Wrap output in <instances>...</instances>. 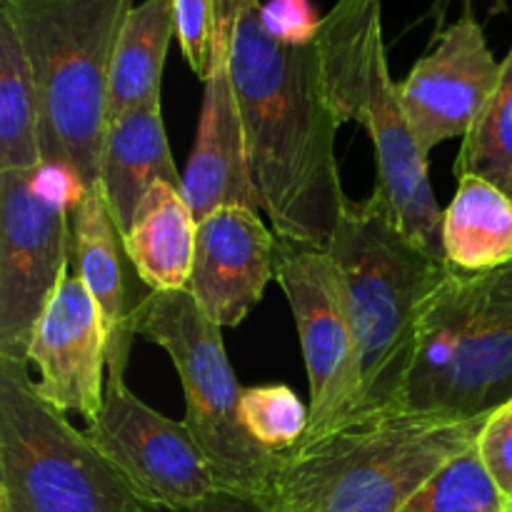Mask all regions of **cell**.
I'll return each mask as SVG.
<instances>
[{
	"label": "cell",
	"mask_w": 512,
	"mask_h": 512,
	"mask_svg": "<svg viewBox=\"0 0 512 512\" xmlns=\"http://www.w3.org/2000/svg\"><path fill=\"white\" fill-rule=\"evenodd\" d=\"M215 33L228 58L260 210L278 238L328 248L348 195L335 155L343 123L325 98L318 43L275 35L260 0H218Z\"/></svg>",
	"instance_id": "obj_1"
},
{
	"label": "cell",
	"mask_w": 512,
	"mask_h": 512,
	"mask_svg": "<svg viewBox=\"0 0 512 512\" xmlns=\"http://www.w3.org/2000/svg\"><path fill=\"white\" fill-rule=\"evenodd\" d=\"M328 250L353 325V420L400 410L418 365L423 315L453 268L413 243L375 190L365 200L348 198Z\"/></svg>",
	"instance_id": "obj_2"
},
{
	"label": "cell",
	"mask_w": 512,
	"mask_h": 512,
	"mask_svg": "<svg viewBox=\"0 0 512 512\" xmlns=\"http://www.w3.org/2000/svg\"><path fill=\"white\" fill-rule=\"evenodd\" d=\"M173 38V0H143L130 10L110 70L108 120L163 98V68Z\"/></svg>",
	"instance_id": "obj_20"
},
{
	"label": "cell",
	"mask_w": 512,
	"mask_h": 512,
	"mask_svg": "<svg viewBox=\"0 0 512 512\" xmlns=\"http://www.w3.org/2000/svg\"><path fill=\"white\" fill-rule=\"evenodd\" d=\"M83 433L148 508H190L220 490L185 420L153 410L125 380H108L103 408Z\"/></svg>",
	"instance_id": "obj_11"
},
{
	"label": "cell",
	"mask_w": 512,
	"mask_h": 512,
	"mask_svg": "<svg viewBox=\"0 0 512 512\" xmlns=\"http://www.w3.org/2000/svg\"><path fill=\"white\" fill-rule=\"evenodd\" d=\"M325 98L340 123L355 120L375 150V193L413 243L443 258V210L435 200L428 155L415 143L390 75L383 0H338L315 33Z\"/></svg>",
	"instance_id": "obj_5"
},
{
	"label": "cell",
	"mask_w": 512,
	"mask_h": 512,
	"mask_svg": "<svg viewBox=\"0 0 512 512\" xmlns=\"http://www.w3.org/2000/svg\"><path fill=\"white\" fill-rule=\"evenodd\" d=\"M278 235L260 210L225 205L198 220L188 290L218 328H235L263 300L275 278Z\"/></svg>",
	"instance_id": "obj_14"
},
{
	"label": "cell",
	"mask_w": 512,
	"mask_h": 512,
	"mask_svg": "<svg viewBox=\"0 0 512 512\" xmlns=\"http://www.w3.org/2000/svg\"><path fill=\"white\" fill-rule=\"evenodd\" d=\"M55 168L0 173V360L30 365L35 325L73 263L70 205L78 198Z\"/></svg>",
	"instance_id": "obj_9"
},
{
	"label": "cell",
	"mask_w": 512,
	"mask_h": 512,
	"mask_svg": "<svg viewBox=\"0 0 512 512\" xmlns=\"http://www.w3.org/2000/svg\"><path fill=\"white\" fill-rule=\"evenodd\" d=\"M503 75L470 10L440 33L438 43L400 83V100L423 155L440 143L465 138L493 100Z\"/></svg>",
	"instance_id": "obj_12"
},
{
	"label": "cell",
	"mask_w": 512,
	"mask_h": 512,
	"mask_svg": "<svg viewBox=\"0 0 512 512\" xmlns=\"http://www.w3.org/2000/svg\"><path fill=\"white\" fill-rule=\"evenodd\" d=\"M508 500L480 458L478 443L435 473L400 512H503Z\"/></svg>",
	"instance_id": "obj_23"
},
{
	"label": "cell",
	"mask_w": 512,
	"mask_h": 512,
	"mask_svg": "<svg viewBox=\"0 0 512 512\" xmlns=\"http://www.w3.org/2000/svg\"><path fill=\"white\" fill-rule=\"evenodd\" d=\"M453 268V265H450ZM512 400V263L450 270L430 298L403 408L483 418Z\"/></svg>",
	"instance_id": "obj_6"
},
{
	"label": "cell",
	"mask_w": 512,
	"mask_h": 512,
	"mask_svg": "<svg viewBox=\"0 0 512 512\" xmlns=\"http://www.w3.org/2000/svg\"><path fill=\"white\" fill-rule=\"evenodd\" d=\"M175 38L185 60L200 80L208 78L213 63L215 30H218V0H173Z\"/></svg>",
	"instance_id": "obj_25"
},
{
	"label": "cell",
	"mask_w": 512,
	"mask_h": 512,
	"mask_svg": "<svg viewBox=\"0 0 512 512\" xmlns=\"http://www.w3.org/2000/svg\"><path fill=\"white\" fill-rule=\"evenodd\" d=\"M40 398L60 413L93 420L105 403L108 343L95 300L75 270L65 275L30 340Z\"/></svg>",
	"instance_id": "obj_13"
},
{
	"label": "cell",
	"mask_w": 512,
	"mask_h": 512,
	"mask_svg": "<svg viewBox=\"0 0 512 512\" xmlns=\"http://www.w3.org/2000/svg\"><path fill=\"white\" fill-rule=\"evenodd\" d=\"M0 512H148L88 435L0 360Z\"/></svg>",
	"instance_id": "obj_8"
},
{
	"label": "cell",
	"mask_w": 512,
	"mask_h": 512,
	"mask_svg": "<svg viewBox=\"0 0 512 512\" xmlns=\"http://www.w3.org/2000/svg\"><path fill=\"white\" fill-rule=\"evenodd\" d=\"M455 175H478L512 198V48L503 60V75L493 100L470 135L463 138Z\"/></svg>",
	"instance_id": "obj_22"
},
{
	"label": "cell",
	"mask_w": 512,
	"mask_h": 512,
	"mask_svg": "<svg viewBox=\"0 0 512 512\" xmlns=\"http://www.w3.org/2000/svg\"><path fill=\"white\" fill-rule=\"evenodd\" d=\"M478 450L505 500H512V400L485 418L478 435Z\"/></svg>",
	"instance_id": "obj_26"
},
{
	"label": "cell",
	"mask_w": 512,
	"mask_h": 512,
	"mask_svg": "<svg viewBox=\"0 0 512 512\" xmlns=\"http://www.w3.org/2000/svg\"><path fill=\"white\" fill-rule=\"evenodd\" d=\"M275 280L293 310L308 368L310 425L300 443H310L353 420L358 403L353 325L328 248L278 238Z\"/></svg>",
	"instance_id": "obj_10"
},
{
	"label": "cell",
	"mask_w": 512,
	"mask_h": 512,
	"mask_svg": "<svg viewBox=\"0 0 512 512\" xmlns=\"http://www.w3.org/2000/svg\"><path fill=\"white\" fill-rule=\"evenodd\" d=\"M183 198L195 220H203L225 205H243L260 210L250 175L248 143L243 120L235 103L233 80L223 40L215 33L213 63L203 80V108H200L198 135L193 153L183 173Z\"/></svg>",
	"instance_id": "obj_15"
},
{
	"label": "cell",
	"mask_w": 512,
	"mask_h": 512,
	"mask_svg": "<svg viewBox=\"0 0 512 512\" xmlns=\"http://www.w3.org/2000/svg\"><path fill=\"white\" fill-rule=\"evenodd\" d=\"M155 183L183 188V175L175 168L165 133L163 98L128 110L105 125L98 190L120 235L128 233Z\"/></svg>",
	"instance_id": "obj_17"
},
{
	"label": "cell",
	"mask_w": 512,
	"mask_h": 512,
	"mask_svg": "<svg viewBox=\"0 0 512 512\" xmlns=\"http://www.w3.org/2000/svg\"><path fill=\"white\" fill-rule=\"evenodd\" d=\"M483 418L390 410L280 455L265 512H400L435 473L468 453Z\"/></svg>",
	"instance_id": "obj_3"
},
{
	"label": "cell",
	"mask_w": 512,
	"mask_h": 512,
	"mask_svg": "<svg viewBox=\"0 0 512 512\" xmlns=\"http://www.w3.org/2000/svg\"><path fill=\"white\" fill-rule=\"evenodd\" d=\"M73 270L88 288L103 320L108 343V380H125L133 345V308L125 288V245L103 203L98 185L85 188L70 205Z\"/></svg>",
	"instance_id": "obj_16"
},
{
	"label": "cell",
	"mask_w": 512,
	"mask_h": 512,
	"mask_svg": "<svg viewBox=\"0 0 512 512\" xmlns=\"http://www.w3.org/2000/svg\"><path fill=\"white\" fill-rule=\"evenodd\" d=\"M45 168L33 70L13 23L0 15V173Z\"/></svg>",
	"instance_id": "obj_21"
},
{
	"label": "cell",
	"mask_w": 512,
	"mask_h": 512,
	"mask_svg": "<svg viewBox=\"0 0 512 512\" xmlns=\"http://www.w3.org/2000/svg\"><path fill=\"white\" fill-rule=\"evenodd\" d=\"M240 420L260 448L285 455L308 433L310 408L288 385H258L243 388Z\"/></svg>",
	"instance_id": "obj_24"
},
{
	"label": "cell",
	"mask_w": 512,
	"mask_h": 512,
	"mask_svg": "<svg viewBox=\"0 0 512 512\" xmlns=\"http://www.w3.org/2000/svg\"><path fill=\"white\" fill-rule=\"evenodd\" d=\"M133 333L173 360L185 393V425L208 458L218 488L258 500L280 455L260 448L243 428V388L228 360L223 328L198 308L190 290H150L148 298L133 305Z\"/></svg>",
	"instance_id": "obj_7"
},
{
	"label": "cell",
	"mask_w": 512,
	"mask_h": 512,
	"mask_svg": "<svg viewBox=\"0 0 512 512\" xmlns=\"http://www.w3.org/2000/svg\"><path fill=\"white\" fill-rule=\"evenodd\" d=\"M148 512H265L258 505V500L240 498V495L223 493L218 490L215 495H210L208 500L198 505H190V508H178V510H160V508H148Z\"/></svg>",
	"instance_id": "obj_27"
},
{
	"label": "cell",
	"mask_w": 512,
	"mask_h": 512,
	"mask_svg": "<svg viewBox=\"0 0 512 512\" xmlns=\"http://www.w3.org/2000/svg\"><path fill=\"white\" fill-rule=\"evenodd\" d=\"M135 0H0L33 70L45 165L98 185L110 70Z\"/></svg>",
	"instance_id": "obj_4"
},
{
	"label": "cell",
	"mask_w": 512,
	"mask_h": 512,
	"mask_svg": "<svg viewBox=\"0 0 512 512\" xmlns=\"http://www.w3.org/2000/svg\"><path fill=\"white\" fill-rule=\"evenodd\" d=\"M443 253L463 273H488L512 263V198L478 175H460L443 210Z\"/></svg>",
	"instance_id": "obj_19"
},
{
	"label": "cell",
	"mask_w": 512,
	"mask_h": 512,
	"mask_svg": "<svg viewBox=\"0 0 512 512\" xmlns=\"http://www.w3.org/2000/svg\"><path fill=\"white\" fill-rule=\"evenodd\" d=\"M503 512H512V500H508V503H505V510Z\"/></svg>",
	"instance_id": "obj_28"
},
{
	"label": "cell",
	"mask_w": 512,
	"mask_h": 512,
	"mask_svg": "<svg viewBox=\"0 0 512 512\" xmlns=\"http://www.w3.org/2000/svg\"><path fill=\"white\" fill-rule=\"evenodd\" d=\"M198 220L180 185L155 183L123 235L125 255L150 290H188L195 260Z\"/></svg>",
	"instance_id": "obj_18"
}]
</instances>
